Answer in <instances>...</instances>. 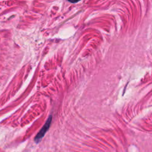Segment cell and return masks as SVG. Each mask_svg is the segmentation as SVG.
Returning a JSON list of instances; mask_svg holds the SVG:
<instances>
[{
  "label": "cell",
  "instance_id": "1",
  "mask_svg": "<svg viewBox=\"0 0 152 152\" xmlns=\"http://www.w3.org/2000/svg\"><path fill=\"white\" fill-rule=\"evenodd\" d=\"M51 122H52V117L50 116L49 118H48V119L47 120L46 124L44 125V126L42 128L41 131L38 133V134L36 136V137L35 139L36 142L37 143V142L40 141L41 140V139L43 137V136L45 135V133H46L47 132V131L49 130V128L51 124Z\"/></svg>",
  "mask_w": 152,
  "mask_h": 152
},
{
  "label": "cell",
  "instance_id": "2",
  "mask_svg": "<svg viewBox=\"0 0 152 152\" xmlns=\"http://www.w3.org/2000/svg\"><path fill=\"white\" fill-rule=\"evenodd\" d=\"M68 1L71 3H76L79 2V1H80V0H68Z\"/></svg>",
  "mask_w": 152,
  "mask_h": 152
}]
</instances>
